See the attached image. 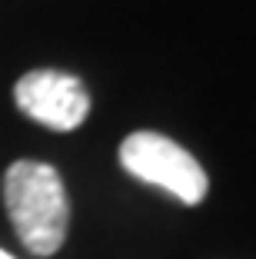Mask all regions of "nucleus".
<instances>
[{
    "instance_id": "nucleus-1",
    "label": "nucleus",
    "mask_w": 256,
    "mask_h": 259,
    "mask_svg": "<svg viewBox=\"0 0 256 259\" xmlns=\"http://www.w3.org/2000/svg\"><path fill=\"white\" fill-rule=\"evenodd\" d=\"M4 206L23 249L33 256H53L63 246L70 203L60 173L50 163L17 160L4 173Z\"/></svg>"
},
{
    "instance_id": "nucleus-2",
    "label": "nucleus",
    "mask_w": 256,
    "mask_h": 259,
    "mask_svg": "<svg viewBox=\"0 0 256 259\" xmlns=\"http://www.w3.org/2000/svg\"><path fill=\"white\" fill-rule=\"evenodd\" d=\"M120 166L130 176H136L140 183L160 186V190H166L170 196H176L187 206L203 203L206 190H210L203 166L180 143H173L163 133H153V130H140V133H130L123 140Z\"/></svg>"
},
{
    "instance_id": "nucleus-3",
    "label": "nucleus",
    "mask_w": 256,
    "mask_h": 259,
    "mask_svg": "<svg viewBox=\"0 0 256 259\" xmlns=\"http://www.w3.org/2000/svg\"><path fill=\"white\" fill-rule=\"evenodd\" d=\"M14 100L20 113L44 123L50 130H77L90 113V93L83 83L60 70H30L14 87Z\"/></svg>"
},
{
    "instance_id": "nucleus-4",
    "label": "nucleus",
    "mask_w": 256,
    "mask_h": 259,
    "mask_svg": "<svg viewBox=\"0 0 256 259\" xmlns=\"http://www.w3.org/2000/svg\"><path fill=\"white\" fill-rule=\"evenodd\" d=\"M0 259H14V256H10V252H4V249H0Z\"/></svg>"
}]
</instances>
